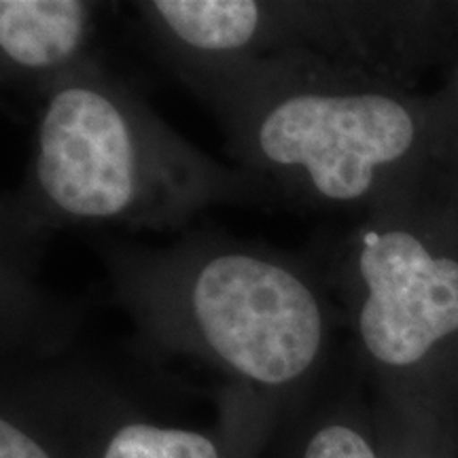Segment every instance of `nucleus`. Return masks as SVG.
I'll return each instance as SVG.
<instances>
[{
    "label": "nucleus",
    "instance_id": "nucleus-1",
    "mask_svg": "<svg viewBox=\"0 0 458 458\" xmlns=\"http://www.w3.org/2000/svg\"><path fill=\"white\" fill-rule=\"evenodd\" d=\"M253 191L242 172L204 156L91 57L37 94L32 156L15 215L24 232L174 229Z\"/></svg>",
    "mask_w": 458,
    "mask_h": 458
},
{
    "label": "nucleus",
    "instance_id": "nucleus-2",
    "mask_svg": "<svg viewBox=\"0 0 458 458\" xmlns=\"http://www.w3.org/2000/svg\"><path fill=\"white\" fill-rule=\"evenodd\" d=\"M253 185L323 208L382 206L425 153L427 114L374 74L310 51L259 62L204 96Z\"/></svg>",
    "mask_w": 458,
    "mask_h": 458
},
{
    "label": "nucleus",
    "instance_id": "nucleus-3",
    "mask_svg": "<svg viewBox=\"0 0 458 458\" xmlns=\"http://www.w3.org/2000/svg\"><path fill=\"white\" fill-rule=\"evenodd\" d=\"M114 300L142 335L221 365L250 385L283 388L327 352L334 310L306 266L213 236L168 249H113Z\"/></svg>",
    "mask_w": 458,
    "mask_h": 458
},
{
    "label": "nucleus",
    "instance_id": "nucleus-4",
    "mask_svg": "<svg viewBox=\"0 0 458 458\" xmlns=\"http://www.w3.org/2000/svg\"><path fill=\"white\" fill-rule=\"evenodd\" d=\"M399 198L344 240L335 283L363 352L386 369H414L458 337V255L442 216Z\"/></svg>",
    "mask_w": 458,
    "mask_h": 458
},
{
    "label": "nucleus",
    "instance_id": "nucleus-5",
    "mask_svg": "<svg viewBox=\"0 0 458 458\" xmlns=\"http://www.w3.org/2000/svg\"><path fill=\"white\" fill-rule=\"evenodd\" d=\"M136 7L159 55L202 98L259 62L289 54L283 3L153 0Z\"/></svg>",
    "mask_w": 458,
    "mask_h": 458
},
{
    "label": "nucleus",
    "instance_id": "nucleus-6",
    "mask_svg": "<svg viewBox=\"0 0 458 458\" xmlns=\"http://www.w3.org/2000/svg\"><path fill=\"white\" fill-rule=\"evenodd\" d=\"M100 4L81 0H3L0 64L4 81L30 88L64 77L91 60Z\"/></svg>",
    "mask_w": 458,
    "mask_h": 458
},
{
    "label": "nucleus",
    "instance_id": "nucleus-7",
    "mask_svg": "<svg viewBox=\"0 0 458 458\" xmlns=\"http://www.w3.org/2000/svg\"><path fill=\"white\" fill-rule=\"evenodd\" d=\"M100 458H223V452L204 433L130 420L111 433Z\"/></svg>",
    "mask_w": 458,
    "mask_h": 458
},
{
    "label": "nucleus",
    "instance_id": "nucleus-8",
    "mask_svg": "<svg viewBox=\"0 0 458 458\" xmlns=\"http://www.w3.org/2000/svg\"><path fill=\"white\" fill-rule=\"evenodd\" d=\"M301 458H377L363 433L344 422H327L310 433Z\"/></svg>",
    "mask_w": 458,
    "mask_h": 458
},
{
    "label": "nucleus",
    "instance_id": "nucleus-9",
    "mask_svg": "<svg viewBox=\"0 0 458 458\" xmlns=\"http://www.w3.org/2000/svg\"><path fill=\"white\" fill-rule=\"evenodd\" d=\"M0 458H54L28 428L9 416L0 420Z\"/></svg>",
    "mask_w": 458,
    "mask_h": 458
}]
</instances>
